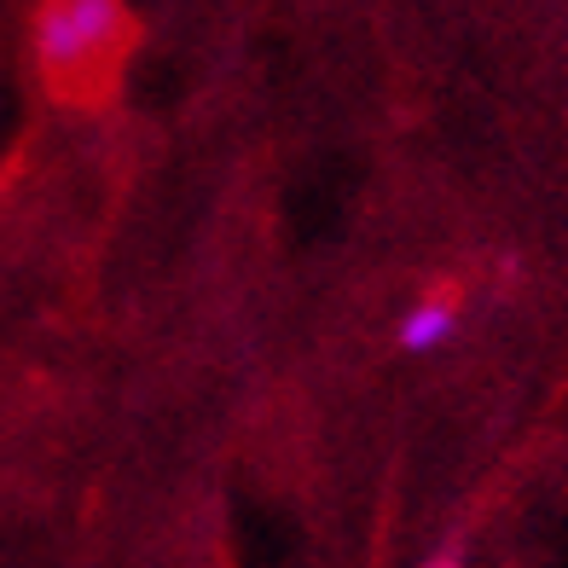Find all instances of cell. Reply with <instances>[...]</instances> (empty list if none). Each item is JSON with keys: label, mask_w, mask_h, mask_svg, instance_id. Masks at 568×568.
Segmentation results:
<instances>
[{"label": "cell", "mask_w": 568, "mask_h": 568, "mask_svg": "<svg viewBox=\"0 0 568 568\" xmlns=\"http://www.w3.org/2000/svg\"><path fill=\"white\" fill-rule=\"evenodd\" d=\"M122 36H128V7H116V0H47L30 18V47L47 75L105 59Z\"/></svg>", "instance_id": "6da1fadb"}, {"label": "cell", "mask_w": 568, "mask_h": 568, "mask_svg": "<svg viewBox=\"0 0 568 568\" xmlns=\"http://www.w3.org/2000/svg\"><path fill=\"white\" fill-rule=\"evenodd\" d=\"M458 325H464V291L458 284H435V291H424L400 314L395 348L400 354H435V348H447L458 337Z\"/></svg>", "instance_id": "7a4b0ae2"}, {"label": "cell", "mask_w": 568, "mask_h": 568, "mask_svg": "<svg viewBox=\"0 0 568 568\" xmlns=\"http://www.w3.org/2000/svg\"><path fill=\"white\" fill-rule=\"evenodd\" d=\"M424 568H464V528H453L442 546H435L429 557H424Z\"/></svg>", "instance_id": "3957f363"}]
</instances>
